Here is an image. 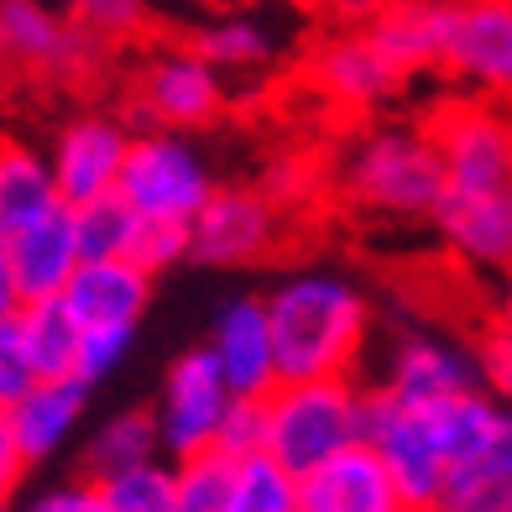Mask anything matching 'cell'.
<instances>
[{
    "label": "cell",
    "mask_w": 512,
    "mask_h": 512,
    "mask_svg": "<svg viewBox=\"0 0 512 512\" xmlns=\"http://www.w3.org/2000/svg\"><path fill=\"white\" fill-rule=\"evenodd\" d=\"M267 319L277 340V377H351L371 335L366 293L340 272H298L267 293Z\"/></svg>",
    "instance_id": "1"
},
{
    "label": "cell",
    "mask_w": 512,
    "mask_h": 512,
    "mask_svg": "<svg viewBox=\"0 0 512 512\" xmlns=\"http://www.w3.org/2000/svg\"><path fill=\"white\" fill-rule=\"evenodd\" d=\"M340 189L366 209H382V215L434 220L450 178L424 126H371L340 162Z\"/></svg>",
    "instance_id": "2"
},
{
    "label": "cell",
    "mask_w": 512,
    "mask_h": 512,
    "mask_svg": "<svg viewBox=\"0 0 512 512\" xmlns=\"http://www.w3.org/2000/svg\"><path fill=\"white\" fill-rule=\"evenodd\" d=\"M361 424H366V387H356V377L277 382L267 392V450L293 476H309L345 445H356Z\"/></svg>",
    "instance_id": "3"
},
{
    "label": "cell",
    "mask_w": 512,
    "mask_h": 512,
    "mask_svg": "<svg viewBox=\"0 0 512 512\" xmlns=\"http://www.w3.org/2000/svg\"><path fill=\"white\" fill-rule=\"evenodd\" d=\"M424 131L434 136L445 157V178L455 194H507L512 183V105L486 95H445L429 115Z\"/></svg>",
    "instance_id": "4"
},
{
    "label": "cell",
    "mask_w": 512,
    "mask_h": 512,
    "mask_svg": "<svg viewBox=\"0 0 512 512\" xmlns=\"http://www.w3.org/2000/svg\"><path fill=\"white\" fill-rule=\"evenodd\" d=\"M361 439L377 445V455L387 460V471H392V481H398L408 512H434L439 507L445 481H450V460H445V450H439L434 424H429L424 408L392 398L387 387H366Z\"/></svg>",
    "instance_id": "5"
},
{
    "label": "cell",
    "mask_w": 512,
    "mask_h": 512,
    "mask_svg": "<svg viewBox=\"0 0 512 512\" xmlns=\"http://www.w3.org/2000/svg\"><path fill=\"white\" fill-rule=\"evenodd\" d=\"M110 42L79 16H58L42 0H0V63L37 79L79 84L100 68Z\"/></svg>",
    "instance_id": "6"
},
{
    "label": "cell",
    "mask_w": 512,
    "mask_h": 512,
    "mask_svg": "<svg viewBox=\"0 0 512 512\" xmlns=\"http://www.w3.org/2000/svg\"><path fill=\"white\" fill-rule=\"evenodd\" d=\"M115 189L131 199L142 220L189 225L204 209V199L215 194V178H209V162L178 131H136Z\"/></svg>",
    "instance_id": "7"
},
{
    "label": "cell",
    "mask_w": 512,
    "mask_h": 512,
    "mask_svg": "<svg viewBox=\"0 0 512 512\" xmlns=\"http://www.w3.org/2000/svg\"><path fill=\"white\" fill-rule=\"evenodd\" d=\"M283 215L267 189L251 183H215V194L189 220V262L204 267H256L283 241Z\"/></svg>",
    "instance_id": "8"
},
{
    "label": "cell",
    "mask_w": 512,
    "mask_h": 512,
    "mask_svg": "<svg viewBox=\"0 0 512 512\" xmlns=\"http://www.w3.org/2000/svg\"><path fill=\"white\" fill-rule=\"evenodd\" d=\"M230 382L215 361L209 345H194L168 366V382H162V398H157V429H162V455H199V450H215L220 424H225V408H230Z\"/></svg>",
    "instance_id": "9"
},
{
    "label": "cell",
    "mask_w": 512,
    "mask_h": 512,
    "mask_svg": "<svg viewBox=\"0 0 512 512\" xmlns=\"http://www.w3.org/2000/svg\"><path fill=\"white\" fill-rule=\"evenodd\" d=\"M439 74L471 95L512 105V0H450Z\"/></svg>",
    "instance_id": "10"
},
{
    "label": "cell",
    "mask_w": 512,
    "mask_h": 512,
    "mask_svg": "<svg viewBox=\"0 0 512 512\" xmlns=\"http://www.w3.org/2000/svg\"><path fill=\"white\" fill-rule=\"evenodd\" d=\"M136 142V131L121 121V115H105V110H89L63 121L53 136V178H58V194L63 204H84V199H100L121 183L126 168V152Z\"/></svg>",
    "instance_id": "11"
},
{
    "label": "cell",
    "mask_w": 512,
    "mask_h": 512,
    "mask_svg": "<svg viewBox=\"0 0 512 512\" xmlns=\"http://www.w3.org/2000/svg\"><path fill=\"white\" fill-rule=\"evenodd\" d=\"M131 100L147 126H204L220 115L225 89H220L215 63L199 58L194 48H178V53H157L136 74Z\"/></svg>",
    "instance_id": "12"
},
{
    "label": "cell",
    "mask_w": 512,
    "mask_h": 512,
    "mask_svg": "<svg viewBox=\"0 0 512 512\" xmlns=\"http://www.w3.org/2000/svg\"><path fill=\"white\" fill-rule=\"evenodd\" d=\"M309 79L330 100H340L345 110H377L387 100H398L403 84H408V74H398V68L382 58V48L371 42L366 27L324 32L314 58H309Z\"/></svg>",
    "instance_id": "13"
},
{
    "label": "cell",
    "mask_w": 512,
    "mask_h": 512,
    "mask_svg": "<svg viewBox=\"0 0 512 512\" xmlns=\"http://www.w3.org/2000/svg\"><path fill=\"white\" fill-rule=\"evenodd\" d=\"M377 387H387L392 398H403L413 408H429L439 398H455V392L486 387V382H481L476 345H455V340H439V335H424V330H408L392 345L387 377Z\"/></svg>",
    "instance_id": "14"
},
{
    "label": "cell",
    "mask_w": 512,
    "mask_h": 512,
    "mask_svg": "<svg viewBox=\"0 0 512 512\" xmlns=\"http://www.w3.org/2000/svg\"><path fill=\"white\" fill-rule=\"evenodd\" d=\"M209 351H215L236 398H267V392L283 382L277 377V340H272L267 298H230L215 314Z\"/></svg>",
    "instance_id": "15"
},
{
    "label": "cell",
    "mask_w": 512,
    "mask_h": 512,
    "mask_svg": "<svg viewBox=\"0 0 512 512\" xmlns=\"http://www.w3.org/2000/svg\"><path fill=\"white\" fill-rule=\"evenodd\" d=\"M304 512H408L377 445H345L304 476Z\"/></svg>",
    "instance_id": "16"
},
{
    "label": "cell",
    "mask_w": 512,
    "mask_h": 512,
    "mask_svg": "<svg viewBox=\"0 0 512 512\" xmlns=\"http://www.w3.org/2000/svg\"><path fill=\"white\" fill-rule=\"evenodd\" d=\"M455 262L481 272H512V199L507 194H455L445 189L434 220Z\"/></svg>",
    "instance_id": "17"
},
{
    "label": "cell",
    "mask_w": 512,
    "mask_h": 512,
    "mask_svg": "<svg viewBox=\"0 0 512 512\" xmlns=\"http://www.w3.org/2000/svg\"><path fill=\"white\" fill-rule=\"evenodd\" d=\"M152 277L136 256H100V262H79V272L68 277L63 304L74 309V319L84 324H136L147 314L152 298Z\"/></svg>",
    "instance_id": "18"
},
{
    "label": "cell",
    "mask_w": 512,
    "mask_h": 512,
    "mask_svg": "<svg viewBox=\"0 0 512 512\" xmlns=\"http://www.w3.org/2000/svg\"><path fill=\"white\" fill-rule=\"evenodd\" d=\"M366 32L398 74H439L450 37V0H387L366 21Z\"/></svg>",
    "instance_id": "19"
},
{
    "label": "cell",
    "mask_w": 512,
    "mask_h": 512,
    "mask_svg": "<svg viewBox=\"0 0 512 512\" xmlns=\"http://www.w3.org/2000/svg\"><path fill=\"white\" fill-rule=\"evenodd\" d=\"M11 241V262L21 277V298L37 304V298H63L68 277L79 272L84 251H79V230H74V209L58 204L42 220H32L27 230H16Z\"/></svg>",
    "instance_id": "20"
},
{
    "label": "cell",
    "mask_w": 512,
    "mask_h": 512,
    "mask_svg": "<svg viewBox=\"0 0 512 512\" xmlns=\"http://www.w3.org/2000/svg\"><path fill=\"white\" fill-rule=\"evenodd\" d=\"M58 178L48 152H37L16 136H0V236H16L48 209H58Z\"/></svg>",
    "instance_id": "21"
},
{
    "label": "cell",
    "mask_w": 512,
    "mask_h": 512,
    "mask_svg": "<svg viewBox=\"0 0 512 512\" xmlns=\"http://www.w3.org/2000/svg\"><path fill=\"white\" fill-rule=\"evenodd\" d=\"M84 398H89V387L79 377H63V382H37L21 403L6 408L11 418V429L21 439V450H27V460H48L68 434H74V424L84 418Z\"/></svg>",
    "instance_id": "22"
},
{
    "label": "cell",
    "mask_w": 512,
    "mask_h": 512,
    "mask_svg": "<svg viewBox=\"0 0 512 512\" xmlns=\"http://www.w3.org/2000/svg\"><path fill=\"white\" fill-rule=\"evenodd\" d=\"M21 319H27V345H32V361L42 371V382L79 377L84 324L74 319V309H68L63 298H37V304H21Z\"/></svg>",
    "instance_id": "23"
},
{
    "label": "cell",
    "mask_w": 512,
    "mask_h": 512,
    "mask_svg": "<svg viewBox=\"0 0 512 512\" xmlns=\"http://www.w3.org/2000/svg\"><path fill=\"white\" fill-rule=\"evenodd\" d=\"M162 455V429H157V413L147 408H131V413H115L95 429L84 450V471L105 481L115 471H126V465H142V460H157Z\"/></svg>",
    "instance_id": "24"
},
{
    "label": "cell",
    "mask_w": 512,
    "mask_h": 512,
    "mask_svg": "<svg viewBox=\"0 0 512 512\" xmlns=\"http://www.w3.org/2000/svg\"><path fill=\"white\" fill-rule=\"evenodd\" d=\"M225 512H304V476H293L272 450L236 460Z\"/></svg>",
    "instance_id": "25"
},
{
    "label": "cell",
    "mask_w": 512,
    "mask_h": 512,
    "mask_svg": "<svg viewBox=\"0 0 512 512\" xmlns=\"http://www.w3.org/2000/svg\"><path fill=\"white\" fill-rule=\"evenodd\" d=\"M74 209V230H79V251L84 262H100V256H131L136 236H142V215L131 209V199L121 189H110L100 199L68 204Z\"/></svg>",
    "instance_id": "26"
},
{
    "label": "cell",
    "mask_w": 512,
    "mask_h": 512,
    "mask_svg": "<svg viewBox=\"0 0 512 512\" xmlns=\"http://www.w3.org/2000/svg\"><path fill=\"white\" fill-rule=\"evenodd\" d=\"M189 48L215 68H256L272 58V32L251 16H220V21H204L189 37Z\"/></svg>",
    "instance_id": "27"
},
{
    "label": "cell",
    "mask_w": 512,
    "mask_h": 512,
    "mask_svg": "<svg viewBox=\"0 0 512 512\" xmlns=\"http://www.w3.org/2000/svg\"><path fill=\"white\" fill-rule=\"evenodd\" d=\"M110 512H178V465L142 460L100 481Z\"/></svg>",
    "instance_id": "28"
},
{
    "label": "cell",
    "mask_w": 512,
    "mask_h": 512,
    "mask_svg": "<svg viewBox=\"0 0 512 512\" xmlns=\"http://www.w3.org/2000/svg\"><path fill=\"white\" fill-rule=\"evenodd\" d=\"M507 481L512 460H476V465H450L445 497L434 512H507Z\"/></svg>",
    "instance_id": "29"
},
{
    "label": "cell",
    "mask_w": 512,
    "mask_h": 512,
    "mask_svg": "<svg viewBox=\"0 0 512 512\" xmlns=\"http://www.w3.org/2000/svg\"><path fill=\"white\" fill-rule=\"evenodd\" d=\"M173 465H178V512H225L230 481H236V460L225 450H199Z\"/></svg>",
    "instance_id": "30"
},
{
    "label": "cell",
    "mask_w": 512,
    "mask_h": 512,
    "mask_svg": "<svg viewBox=\"0 0 512 512\" xmlns=\"http://www.w3.org/2000/svg\"><path fill=\"white\" fill-rule=\"evenodd\" d=\"M37 382H42V371L32 361V345H27V319H21V309L0 314V408L21 403Z\"/></svg>",
    "instance_id": "31"
},
{
    "label": "cell",
    "mask_w": 512,
    "mask_h": 512,
    "mask_svg": "<svg viewBox=\"0 0 512 512\" xmlns=\"http://www.w3.org/2000/svg\"><path fill=\"white\" fill-rule=\"evenodd\" d=\"M68 11H74L89 32H100L105 42H131L147 32V0H68Z\"/></svg>",
    "instance_id": "32"
},
{
    "label": "cell",
    "mask_w": 512,
    "mask_h": 512,
    "mask_svg": "<svg viewBox=\"0 0 512 512\" xmlns=\"http://www.w3.org/2000/svg\"><path fill=\"white\" fill-rule=\"evenodd\" d=\"M131 340H136V324H89L79 340V382L95 387L100 377H110L126 361Z\"/></svg>",
    "instance_id": "33"
},
{
    "label": "cell",
    "mask_w": 512,
    "mask_h": 512,
    "mask_svg": "<svg viewBox=\"0 0 512 512\" xmlns=\"http://www.w3.org/2000/svg\"><path fill=\"white\" fill-rule=\"evenodd\" d=\"M215 450H225L230 460H246L256 450H267V398H230Z\"/></svg>",
    "instance_id": "34"
},
{
    "label": "cell",
    "mask_w": 512,
    "mask_h": 512,
    "mask_svg": "<svg viewBox=\"0 0 512 512\" xmlns=\"http://www.w3.org/2000/svg\"><path fill=\"white\" fill-rule=\"evenodd\" d=\"M471 345H476V361H481V382L512 408V330H502L497 319H486Z\"/></svg>",
    "instance_id": "35"
},
{
    "label": "cell",
    "mask_w": 512,
    "mask_h": 512,
    "mask_svg": "<svg viewBox=\"0 0 512 512\" xmlns=\"http://www.w3.org/2000/svg\"><path fill=\"white\" fill-rule=\"evenodd\" d=\"M131 256L147 272H168L173 262H189V225H178V220H142V236H136Z\"/></svg>",
    "instance_id": "36"
},
{
    "label": "cell",
    "mask_w": 512,
    "mask_h": 512,
    "mask_svg": "<svg viewBox=\"0 0 512 512\" xmlns=\"http://www.w3.org/2000/svg\"><path fill=\"white\" fill-rule=\"evenodd\" d=\"M27 512H110V502H105V486L89 476V481H63L53 492H42Z\"/></svg>",
    "instance_id": "37"
},
{
    "label": "cell",
    "mask_w": 512,
    "mask_h": 512,
    "mask_svg": "<svg viewBox=\"0 0 512 512\" xmlns=\"http://www.w3.org/2000/svg\"><path fill=\"white\" fill-rule=\"evenodd\" d=\"M27 471H32V460H27V450H21V439L11 429L6 408H0V497L11 502V492L21 486V476H27Z\"/></svg>",
    "instance_id": "38"
},
{
    "label": "cell",
    "mask_w": 512,
    "mask_h": 512,
    "mask_svg": "<svg viewBox=\"0 0 512 512\" xmlns=\"http://www.w3.org/2000/svg\"><path fill=\"white\" fill-rule=\"evenodd\" d=\"M314 6H319L324 21H335V27H366L387 0H314Z\"/></svg>",
    "instance_id": "39"
},
{
    "label": "cell",
    "mask_w": 512,
    "mask_h": 512,
    "mask_svg": "<svg viewBox=\"0 0 512 512\" xmlns=\"http://www.w3.org/2000/svg\"><path fill=\"white\" fill-rule=\"evenodd\" d=\"M27 298H21V277H16V262H11V241L0 236V314H16Z\"/></svg>",
    "instance_id": "40"
},
{
    "label": "cell",
    "mask_w": 512,
    "mask_h": 512,
    "mask_svg": "<svg viewBox=\"0 0 512 512\" xmlns=\"http://www.w3.org/2000/svg\"><path fill=\"white\" fill-rule=\"evenodd\" d=\"M507 277V283H502V298H497V324H502V330H512V272H502Z\"/></svg>",
    "instance_id": "41"
},
{
    "label": "cell",
    "mask_w": 512,
    "mask_h": 512,
    "mask_svg": "<svg viewBox=\"0 0 512 512\" xmlns=\"http://www.w3.org/2000/svg\"><path fill=\"white\" fill-rule=\"evenodd\" d=\"M507 512H512V481H507Z\"/></svg>",
    "instance_id": "42"
},
{
    "label": "cell",
    "mask_w": 512,
    "mask_h": 512,
    "mask_svg": "<svg viewBox=\"0 0 512 512\" xmlns=\"http://www.w3.org/2000/svg\"><path fill=\"white\" fill-rule=\"evenodd\" d=\"M0 512H6V497H0Z\"/></svg>",
    "instance_id": "43"
},
{
    "label": "cell",
    "mask_w": 512,
    "mask_h": 512,
    "mask_svg": "<svg viewBox=\"0 0 512 512\" xmlns=\"http://www.w3.org/2000/svg\"><path fill=\"white\" fill-rule=\"evenodd\" d=\"M507 199H512V183H507Z\"/></svg>",
    "instance_id": "44"
}]
</instances>
